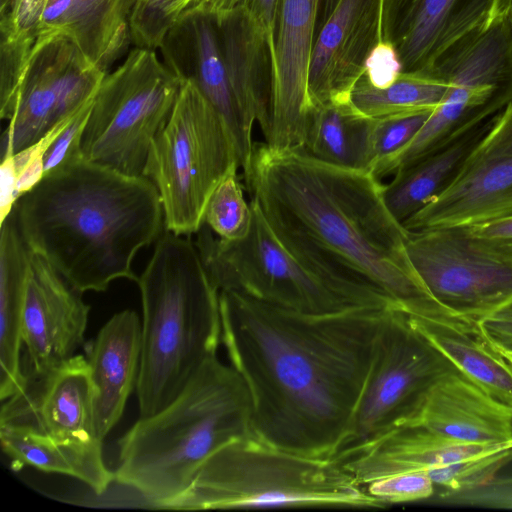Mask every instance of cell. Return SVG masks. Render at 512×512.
Masks as SVG:
<instances>
[{"label": "cell", "instance_id": "6da1fadb", "mask_svg": "<svg viewBox=\"0 0 512 512\" xmlns=\"http://www.w3.org/2000/svg\"><path fill=\"white\" fill-rule=\"evenodd\" d=\"M391 309L308 314L221 290V343L249 390L252 433L295 453L333 458Z\"/></svg>", "mask_w": 512, "mask_h": 512}, {"label": "cell", "instance_id": "7a4b0ae2", "mask_svg": "<svg viewBox=\"0 0 512 512\" xmlns=\"http://www.w3.org/2000/svg\"><path fill=\"white\" fill-rule=\"evenodd\" d=\"M243 172L250 201L278 236L361 306L406 314L446 309L414 269L409 231L371 171L256 142Z\"/></svg>", "mask_w": 512, "mask_h": 512}, {"label": "cell", "instance_id": "3957f363", "mask_svg": "<svg viewBox=\"0 0 512 512\" xmlns=\"http://www.w3.org/2000/svg\"><path fill=\"white\" fill-rule=\"evenodd\" d=\"M13 209L28 247L81 293L105 291L119 278L137 282L135 255L165 227L149 178L83 157L45 175Z\"/></svg>", "mask_w": 512, "mask_h": 512}, {"label": "cell", "instance_id": "277c9868", "mask_svg": "<svg viewBox=\"0 0 512 512\" xmlns=\"http://www.w3.org/2000/svg\"><path fill=\"white\" fill-rule=\"evenodd\" d=\"M251 415L245 381L215 355L170 404L140 417L121 437L115 482L151 507L169 509L215 451L252 433Z\"/></svg>", "mask_w": 512, "mask_h": 512}, {"label": "cell", "instance_id": "5b68a950", "mask_svg": "<svg viewBox=\"0 0 512 512\" xmlns=\"http://www.w3.org/2000/svg\"><path fill=\"white\" fill-rule=\"evenodd\" d=\"M137 283L143 321L136 392L140 417H148L170 404L217 355L220 290L196 245L168 231Z\"/></svg>", "mask_w": 512, "mask_h": 512}, {"label": "cell", "instance_id": "8992f818", "mask_svg": "<svg viewBox=\"0 0 512 512\" xmlns=\"http://www.w3.org/2000/svg\"><path fill=\"white\" fill-rule=\"evenodd\" d=\"M264 507L387 506L337 460L295 453L251 433L215 451L169 510Z\"/></svg>", "mask_w": 512, "mask_h": 512}, {"label": "cell", "instance_id": "52a82bcc", "mask_svg": "<svg viewBox=\"0 0 512 512\" xmlns=\"http://www.w3.org/2000/svg\"><path fill=\"white\" fill-rule=\"evenodd\" d=\"M235 168L239 159L223 119L192 82L181 81L144 169L159 192L166 230L197 233L211 193Z\"/></svg>", "mask_w": 512, "mask_h": 512}, {"label": "cell", "instance_id": "ba28073f", "mask_svg": "<svg viewBox=\"0 0 512 512\" xmlns=\"http://www.w3.org/2000/svg\"><path fill=\"white\" fill-rule=\"evenodd\" d=\"M253 223L247 237L226 241L203 224L195 245L218 289L233 291L285 309L328 314L361 306L288 246L260 208L250 201Z\"/></svg>", "mask_w": 512, "mask_h": 512}, {"label": "cell", "instance_id": "9c48e42d", "mask_svg": "<svg viewBox=\"0 0 512 512\" xmlns=\"http://www.w3.org/2000/svg\"><path fill=\"white\" fill-rule=\"evenodd\" d=\"M181 80L153 49L131 50L106 73L81 139L83 158L130 176H144L148 154L176 102Z\"/></svg>", "mask_w": 512, "mask_h": 512}, {"label": "cell", "instance_id": "30bf717a", "mask_svg": "<svg viewBox=\"0 0 512 512\" xmlns=\"http://www.w3.org/2000/svg\"><path fill=\"white\" fill-rule=\"evenodd\" d=\"M431 72L449 88L411 143L390 161L398 170L428 154L468 122L512 101V41L500 0L486 25L444 53Z\"/></svg>", "mask_w": 512, "mask_h": 512}, {"label": "cell", "instance_id": "8fae6325", "mask_svg": "<svg viewBox=\"0 0 512 512\" xmlns=\"http://www.w3.org/2000/svg\"><path fill=\"white\" fill-rule=\"evenodd\" d=\"M452 369L403 311L391 309L350 429L336 455L398 426L425 391Z\"/></svg>", "mask_w": 512, "mask_h": 512}, {"label": "cell", "instance_id": "7c38bea8", "mask_svg": "<svg viewBox=\"0 0 512 512\" xmlns=\"http://www.w3.org/2000/svg\"><path fill=\"white\" fill-rule=\"evenodd\" d=\"M106 73L67 37L37 40L1 136V157L33 145L73 117L94 98Z\"/></svg>", "mask_w": 512, "mask_h": 512}, {"label": "cell", "instance_id": "4fadbf2b", "mask_svg": "<svg viewBox=\"0 0 512 512\" xmlns=\"http://www.w3.org/2000/svg\"><path fill=\"white\" fill-rule=\"evenodd\" d=\"M407 253L444 307L476 321L512 299V263L474 246L460 228L409 231Z\"/></svg>", "mask_w": 512, "mask_h": 512}, {"label": "cell", "instance_id": "5bb4252c", "mask_svg": "<svg viewBox=\"0 0 512 512\" xmlns=\"http://www.w3.org/2000/svg\"><path fill=\"white\" fill-rule=\"evenodd\" d=\"M512 216V101L452 182L403 223L408 231L462 228Z\"/></svg>", "mask_w": 512, "mask_h": 512}, {"label": "cell", "instance_id": "9a60e30c", "mask_svg": "<svg viewBox=\"0 0 512 512\" xmlns=\"http://www.w3.org/2000/svg\"><path fill=\"white\" fill-rule=\"evenodd\" d=\"M340 0H279L273 35L271 150L302 148L313 104L308 75L313 49Z\"/></svg>", "mask_w": 512, "mask_h": 512}, {"label": "cell", "instance_id": "2e32d148", "mask_svg": "<svg viewBox=\"0 0 512 512\" xmlns=\"http://www.w3.org/2000/svg\"><path fill=\"white\" fill-rule=\"evenodd\" d=\"M89 310L81 292L31 250L21 326L25 369L43 373L73 357L83 343Z\"/></svg>", "mask_w": 512, "mask_h": 512}, {"label": "cell", "instance_id": "e0dca14e", "mask_svg": "<svg viewBox=\"0 0 512 512\" xmlns=\"http://www.w3.org/2000/svg\"><path fill=\"white\" fill-rule=\"evenodd\" d=\"M23 374L22 387L1 409L0 425L29 427L59 441L99 440L87 358L74 355L47 372Z\"/></svg>", "mask_w": 512, "mask_h": 512}, {"label": "cell", "instance_id": "ac0fdd59", "mask_svg": "<svg viewBox=\"0 0 512 512\" xmlns=\"http://www.w3.org/2000/svg\"><path fill=\"white\" fill-rule=\"evenodd\" d=\"M158 49L168 69L181 81L192 82L219 113L233 139L240 168L246 170L255 143L235 102L216 18L185 12L167 31Z\"/></svg>", "mask_w": 512, "mask_h": 512}, {"label": "cell", "instance_id": "d6986e66", "mask_svg": "<svg viewBox=\"0 0 512 512\" xmlns=\"http://www.w3.org/2000/svg\"><path fill=\"white\" fill-rule=\"evenodd\" d=\"M496 0H384L382 40L402 72L431 69L435 61L493 15Z\"/></svg>", "mask_w": 512, "mask_h": 512}, {"label": "cell", "instance_id": "ffe728a7", "mask_svg": "<svg viewBox=\"0 0 512 512\" xmlns=\"http://www.w3.org/2000/svg\"><path fill=\"white\" fill-rule=\"evenodd\" d=\"M384 0H340L317 37L308 75L313 107L350 102L366 60L382 40Z\"/></svg>", "mask_w": 512, "mask_h": 512}, {"label": "cell", "instance_id": "44dd1931", "mask_svg": "<svg viewBox=\"0 0 512 512\" xmlns=\"http://www.w3.org/2000/svg\"><path fill=\"white\" fill-rule=\"evenodd\" d=\"M398 426L464 443L512 445V407L455 369L439 377Z\"/></svg>", "mask_w": 512, "mask_h": 512}, {"label": "cell", "instance_id": "7402d4cb", "mask_svg": "<svg viewBox=\"0 0 512 512\" xmlns=\"http://www.w3.org/2000/svg\"><path fill=\"white\" fill-rule=\"evenodd\" d=\"M512 445L464 443L421 427L397 426L339 453L337 460L362 486L390 475L430 469L498 452Z\"/></svg>", "mask_w": 512, "mask_h": 512}, {"label": "cell", "instance_id": "603a6c76", "mask_svg": "<svg viewBox=\"0 0 512 512\" xmlns=\"http://www.w3.org/2000/svg\"><path fill=\"white\" fill-rule=\"evenodd\" d=\"M142 325L133 310L113 315L89 346L93 425L103 441L121 418L136 386L141 356Z\"/></svg>", "mask_w": 512, "mask_h": 512}, {"label": "cell", "instance_id": "cb8c5ba5", "mask_svg": "<svg viewBox=\"0 0 512 512\" xmlns=\"http://www.w3.org/2000/svg\"><path fill=\"white\" fill-rule=\"evenodd\" d=\"M216 20L231 89L241 118L251 131L258 123L266 138L272 111V42L244 7L225 13Z\"/></svg>", "mask_w": 512, "mask_h": 512}, {"label": "cell", "instance_id": "d4e9b609", "mask_svg": "<svg viewBox=\"0 0 512 512\" xmlns=\"http://www.w3.org/2000/svg\"><path fill=\"white\" fill-rule=\"evenodd\" d=\"M136 0H48L38 40L64 36L101 70L123 55L131 40Z\"/></svg>", "mask_w": 512, "mask_h": 512}, {"label": "cell", "instance_id": "484cf974", "mask_svg": "<svg viewBox=\"0 0 512 512\" xmlns=\"http://www.w3.org/2000/svg\"><path fill=\"white\" fill-rule=\"evenodd\" d=\"M498 113L468 122L437 148L398 169L392 180L383 185L385 203L400 223L412 217L452 182Z\"/></svg>", "mask_w": 512, "mask_h": 512}, {"label": "cell", "instance_id": "4316f807", "mask_svg": "<svg viewBox=\"0 0 512 512\" xmlns=\"http://www.w3.org/2000/svg\"><path fill=\"white\" fill-rule=\"evenodd\" d=\"M406 315L455 370L512 407V369L475 321L449 314Z\"/></svg>", "mask_w": 512, "mask_h": 512}, {"label": "cell", "instance_id": "83f0119b", "mask_svg": "<svg viewBox=\"0 0 512 512\" xmlns=\"http://www.w3.org/2000/svg\"><path fill=\"white\" fill-rule=\"evenodd\" d=\"M31 250L14 209L0 223V399L17 393L24 374L20 360L21 326Z\"/></svg>", "mask_w": 512, "mask_h": 512}, {"label": "cell", "instance_id": "f1b7e54d", "mask_svg": "<svg viewBox=\"0 0 512 512\" xmlns=\"http://www.w3.org/2000/svg\"><path fill=\"white\" fill-rule=\"evenodd\" d=\"M0 442L15 468L31 466L73 477L101 495L115 481L103 458V442L59 441L32 428L0 425Z\"/></svg>", "mask_w": 512, "mask_h": 512}, {"label": "cell", "instance_id": "f546056e", "mask_svg": "<svg viewBox=\"0 0 512 512\" xmlns=\"http://www.w3.org/2000/svg\"><path fill=\"white\" fill-rule=\"evenodd\" d=\"M368 121L351 102L314 107L300 149L331 165L364 169Z\"/></svg>", "mask_w": 512, "mask_h": 512}, {"label": "cell", "instance_id": "4dcf8cb0", "mask_svg": "<svg viewBox=\"0 0 512 512\" xmlns=\"http://www.w3.org/2000/svg\"><path fill=\"white\" fill-rule=\"evenodd\" d=\"M448 82L428 71L401 72L385 88L372 86L364 75L355 84L350 102L354 109L367 118L422 110H434L444 98Z\"/></svg>", "mask_w": 512, "mask_h": 512}, {"label": "cell", "instance_id": "1f68e13d", "mask_svg": "<svg viewBox=\"0 0 512 512\" xmlns=\"http://www.w3.org/2000/svg\"><path fill=\"white\" fill-rule=\"evenodd\" d=\"M238 169L231 170L216 186L204 212V224L226 241L244 239L253 223V208L244 197Z\"/></svg>", "mask_w": 512, "mask_h": 512}, {"label": "cell", "instance_id": "d6a6232c", "mask_svg": "<svg viewBox=\"0 0 512 512\" xmlns=\"http://www.w3.org/2000/svg\"><path fill=\"white\" fill-rule=\"evenodd\" d=\"M433 110L369 118L364 169L373 174L406 148L421 130Z\"/></svg>", "mask_w": 512, "mask_h": 512}, {"label": "cell", "instance_id": "836d02e7", "mask_svg": "<svg viewBox=\"0 0 512 512\" xmlns=\"http://www.w3.org/2000/svg\"><path fill=\"white\" fill-rule=\"evenodd\" d=\"M48 0H2L0 48L31 56Z\"/></svg>", "mask_w": 512, "mask_h": 512}, {"label": "cell", "instance_id": "e575fe53", "mask_svg": "<svg viewBox=\"0 0 512 512\" xmlns=\"http://www.w3.org/2000/svg\"><path fill=\"white\" fill-rule=\"evenodd\" d=\"M193 0H136L130 20L131 40L139 48L156 50L167 31Z\"/></svg>", "mask_w": 512, "mask_h": 512}, {"label": "cell", "instance_id": "d590c367", "mask_svg": "<svg viewBox=\"0 0 512 512\" xmlns=\"http://www.w3.org/2000/svg\"><path fill=\"white\" fill-rule=\"evenodd\" d=\"M511 461L512 447L436 467L426 471V473L436 488L457 491L490 482Z\"/></svg>", "mask_w": 512, "mask_h": 512}, {"label": "cell", "instance_id": "8d00e7d4", "mask_svg": "<svg viewBox=\"0 0 512 512\" xmlns=\"http://www.w3.org/2000/svg\"><path fill=\"white\" fill-rule=\"evenodd\" d=\"M373 497L386 506L417 501H428L436 487L424 471L406 472L374 480L364 486Z\"/></svg>", "mask_w": 512, "mask_h": 512}, {"label": "cell", "instance_id": "74e56055", "mask_svg": "<svg viewBox=\"0 0 512 512\" xmlns=\"http://www.w3.org/2000/svg\"><path fill=\"white\" fill-rule=\"evenodd\" d=\"M429 500L448 506L512 509V483L496 477L474 488L435 492Z\"/></svg>", "mask_w": 512, "mask_h": 512}, {"label": "cell", "instance_id": "f35d334b", "mask_svg": "<svg viewBox=\"0 0 512 512\" xmlns=\"http://www.w3.org/2000/svg\"><path fill=\"white\" fill-rule=\"evenodd\" d=\"M93 101L94 98L75 114L65 129L45 152L43 156L44 176L67 162L83 157L81 139L91 112Z\"/></svg>", "mask_w": 512, "mask_h": 512}, {"label": "cell", "instance_id": "ab89813d", "mask_svg": "<svg viewBox=\"0 0 512 512\" xmlns=\"http://www.w3.org/2000/svg\"><path fill=\"white\" fill-rule=\"evenodd\" d=\"M460 229L478 249L512 263V216Z\"/></svg>", "mask_w": 512, "mask_h": 512}, {"label": "cell", "instance_id": "60d3db41", "mask_svg": "<svg viewBox=\"0 0 512 512\" xmlns=\"http://www.w3.org/2000/svg\"><path fill=\"white\" fill-rule=\"evenodd\" d=\"M402 72V65L394 46L381 40L369 54L364 77L376 88L391 85Z\"/></svg>", "mask_w": 512, "mask_h": 512}, {"label": "cell", "instance_id": "b9f144b4", "mask_svg": "<svg viewBox=\"0 0 512 512\" xmlns=\"http://www.w3.org/2000/svg\"><path fill=\"white\" fill-rule=\"evenodd\" d=\"M475 322L489 344L512 354V299Z\"/></svg>", "mask_w": 512, "mask_h": 512}, {"label": "cell", "instance_id": "7bdbcfd3", "mask_svg": "<svg viewBox=\"0 0 512 512\" xmlns=\"http://www.w3.org/2000/svg\"><path fill=\"white\" fill-rule=\"evenodd\" d=\"M13 155V153H8L1 157L0 223L11 213L18 200L16 193L18 176L14 166Z\"/></svg>", "mask_w": 512, "mask_h": 512}, {"label": "cell", "instance_id": "ee69618b", "mask_svg": "<svg viewBox=\"0 0 512 512\" xmlns=\"http://www.w3.org/2000/svg\"><path fill=\"white\" fill-rule=\"evenodd\" d=\"M278 1L245 0L242 5L255 24L268 36L272 45Z\"/></svg>", "mask_w": 512, "mask_h": 512}, {"label": "cell", "instance_id": "f6af8a7d", "mask_svg": "<svg viewBox=\"0 0 512 512\" xmlns=\"http://www.w3.org/2000/svg\"><path fill=\"white\" fill-rule=\"evenodd\" d=\"M244 1L245 0H193L185 12H202L217 18L242 7Z\"/></svg>", "mask_w": 512, "mask_h": 512}, {"label": "cell", "instance_id": "bcb514c9", "mask_svg": "<svg viewBox=\"0 0 512 512\" xmlns=\"http://www.w3.org/2000/svg\"><path fill=\"white\" fill-rule=\"evenodd\" d=\"M503 6L504 14L508 22L511 41H512V0H500Z\"/></svg>", "mask_w": 512, "mask_h": 512}, {"label": "cell", "instance_id": "7dc6e473", "mask_svg": "<svg viewBox=\"0 0 512 512\" xmlns=\"http://www.w3.org/2000/svg\"><path fill=\"white\" fill-rule=\"evenodd\" d=\"M491 345V344H490ZM492 346V345H491ZM493 347V346H492ZM494 348V347H493ZM496 351H498L501 356L507 361V363L509 364V366L511 367L512 369V354L508 353V352H505V351H502V350H498L496 348H494Z\"/></svg>", "mask_w": 512, "mask_h": 512}, {"label": "cell", "instance_id": "c3c4849f", "mask_svg": "<svg viewBox=\"0 0 512 512\" xmlns=\"http://www.w3.org/2000/svg\"><path fill=\"white\" fill-rule=\"evenodd\" d=\"M503 479L512 483V477H506V478H503Z\"/></svg>", "mask_w": 512, "mask_h": 512}]
</instances>
